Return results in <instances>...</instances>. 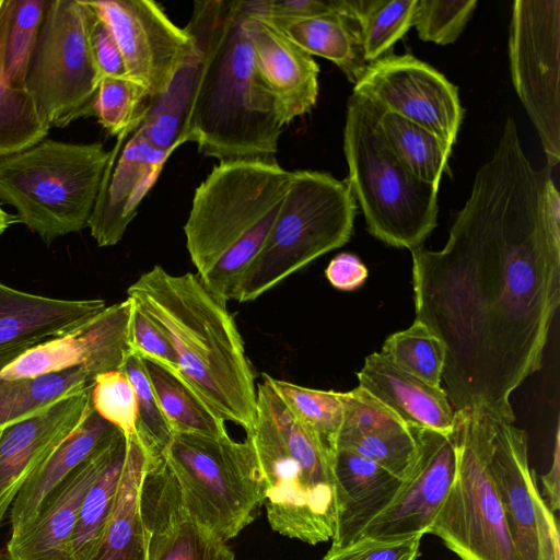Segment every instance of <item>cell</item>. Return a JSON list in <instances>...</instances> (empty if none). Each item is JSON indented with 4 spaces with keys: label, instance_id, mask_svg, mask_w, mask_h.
<instances>
[{
    "label": "cell",
    "instance_id": "cell-31",
    "mask_svg": "<svg viewBox=\"0 0 560 560\" xmlns=\"http://www.w3.org/2000/svg\"><path fill=\"white\" fill-rule=\"evenodd\" d=\"M380 127L397 158L418 178L439 187L452 147L427 129L383 110Z\"/></svg>",
    "mask_w": 560,
    "mask_h": 560
},
{
    "label": "cell",
    "instance_id": "cell-23",
    "mask_svg": "<svg viewBox=\"0 0 560 560\" xmlns=\"http://www.w3.org/2000/svg\"><path fill=\"white\" fill-rule=\"evenodd\" d=\"M359 386L392 410L408 428L451 433L455 410L442 387H433L396 366L381 352L364 360Z\"/></svg>",
    "mask_w": 560,
    "mask_h": 560
},
{
    "label": "cell",
    "instance_id": "cell-16",
    "mask_svg": "<svg viewBox=\"0 0 560 560\" xmlns=\"http://www.w3.org/2000/svg\"><path fill=\"white\" fill-rule=\"evenodd\" d=\"M409 429L418 445L416 464L394 500L362 529L358 538L389 539L429 534L454 481L457 467L454 431L442 433Z\"/></svg>",
    "mask_w": 560,
    "mask_h": 560
},
{
    "label": "cell",
    "instance_id": "cell-50",
    "mask_svg": "<svg viewBox=\"0 0 560 560\" xmlns=\"http://www.w3.org/2000/svg\"><path fill=\"white\" fill-rule=\"evenodd\" d=\"M0 560H7L2 553H0Z\"/></svg>",
    "mask_w": 560,
    "mask_h": 560
},
{
    "label": "cell",
    "instance_id": "cell-2",
    "mask_svg": "<svg viewBox=\"0 0 560 560\" xmlns=\"http://www.w3.org/2000/svg\"><path fill=\"white\" fill-rule=\"evenodd\" d=\"M248 0L195 1L185 26L195 42L185 142L221 161L273 156L284 127L246 30Z\"/></svg>",
    "mask_w": 560,
    "mask_h": 560
},
{
    "label": "cell",
    "instance_id": "cell-21",
    "mask_svg": "<svg viewBox=\"0 0 560 560\" xmlns=\"http://www.w3.org/2000/svg\"><path fill=\"white\" fill-rule=\"evenodd\" d=\"M248 7L246 30L257 71L289 125L315 106L319 66L272 24L255 14L250 0Z\"/></svg>",
    "mask_w": 560,
    "mask_h": 560
},
{
    "label": "cell",
    "instance_id": "cell-26",
    "mask_svg": "<svg viewBox=\"0 0 560 560\" xmlns=\"http://www.w3.org/2000/svg\"><path fill=\"white\" fill-rule=\"evenodd\" d=\"M126 457L117 494L89 560H147L140 494L149 453L137 434L126 438Z\"/></svg>",
    "mask_w": 560,
    "mask_h": 560
},
{
    "label": "cell",
    "instance_id": "cell-20",
    "mask_svg": "<svg viewBox=\"0 0 560 560\" xmlns=\"http://www.w3.org/2000/svg\"><path fill=\"white\" fill-rule=\"evenodd\" d=\"M126 443L119 433L78 466L47 498L34 521L7 544V560H74L72 536L81 503Z\"/></svg>",
    "mask_w": 560,
    "mask_h": 560
},
{
    "label": "cell",
    "instance_id": "cell-35",
    "mask_svg": "<svg viewBox=\"0 0 560 560\" xmlns=\"http://www.w3.org/2000/svg\"><path fill=\"white\" fill-rule=\"evenodd\" d=\"M381 353L405 372L442 387L445 347L422 323L415 319L409 328L388 336Z\"/></svg>",
    "mask_w": 560,
    "mask_h": 560
},
{
    "label": "cell",
    "instance_id": "cell-27",
    "mask_svg": "<svg viewBox=\"0 0 560 560\" xmlns=\"http://www.w3.org/2000/svg\"><path fill=\"white\" fill-rule=\"evenodd\" d=\"M262 19L312 57L319 56L335 63L353 84L369 66L353 14L330 13L300 20Z\"/></svg>",
    "mask_w": 560,
    "mask_h": 560
},
{
    "label": "cell",
    "instance_id": "cell-8",
    "mask_svg": "<svg viewBox=\"0 0 560 560\" xmlns=\"http://www.w3.org/2000/svg\"><path fill=\"white\" fill-rule=\"evenodd\" d=\"M188 513L224 541L264 505V478L249 438L174 433L162 454Z\"/></svg>",
    "mask_w": 560,
    "mask_h": 560
},
{
    "label": "cell",
    "instance_id": "cell-36",
    "mask_svg": "<svg viewBox=\"0 0 560 560\" xmlns=\"http://www.w3.org/2000/svg\"><path fill=\"white\" fill-rule=\"evenodd\" d=\"M24 88L0 79V158L15 154L44 140L49 131Z\"/></svg>",
    "mask_w": 560,
    "mask_h": 560
},
{
    "label": "cell",
    "instance_id": "cell-34",
    "mask_svg": "<svg viewBox=\"0 0 560 560\" xmlns=\"http://www.w3.org/2000/svg\"><path fill=\"white\" fill-rule=\"evenodd\" d=\"M262 377L294 417L312 429L335 453L343 418L341 393L300 386L266 373Z\"/></svg>",
    "mask_w": 560,
    "mask_h": 560
},
{
    "label": "cell",
    "instance_id": "cell-14",
    "mask_svg": "<svg viewBox=\"0 0 560 560\" xmlns=\"http://www.w3.org/2000/svg\"><path fill=\"white\" fill-rule=\"evenodd\" d=\"M352 93L427 129L450 147L456 142L464 117L457 88L411 55L389 54L370 63Z\"/></svg>",
    "mask_w": 560,
    "mask_h": 560
},
{
    "label": "cell",
    "instance_id": "cell-29",
    "mask_svg": "<svg viewBox=\"0 0 560 560\" xmlns=\"http://www.w3.org/2000/svg\"><path fill=\"white\" fill-rule=\"evenodd\" d=\"M94 375L84 366L33 378L0 380V432L61 397L88 387Z\"/></svg>",
    "mask_w": 560,
    "mask_h": 560
},
{
    "label": "cell",
    "instance_id": "cell-13",
    "mask_svg": "<svg viewBox=\"0 0 560 560\" xmlns=\"http://www.w3.org/2000/svg\"><path fill=\"white\" fill-rule=\"evenodd\" d=\"M112 31L122 56L126 77L148 98L164 94L195 54L192 37L151 0H85Z\"/></svg>",
    "mask_w": 560,
    "mask_h": 560
},
{
    "label": "cell",
    "instance_id": "cell-38",
    "mask_svg": "<svg viewBox=\"0 0 560 560\" xmlns=\"http://www.w3.org/2000/svg\"><path fill=\"white\" fill-rule=\"evenodd\" d=\"M121 371L131 382L137 398V436L151 457H160L170 444L173 431L160 407L144 361L130 353Z\"/></svg>",
    "mask_w": 560,
    "mask_h": 560
},
{
    "label": "cell",
    "instance_id": "cell-4",
    "mask_svg": "<svg viewBox=\"0 0 560 560\" xmlns=\"http://www.w3.org/2000/svg\"><path fill=\"white\" fill-rule=\"evenodd\" d=\"M292 178L273 156L219 162L195 189L184 234L190 260L218 298L234 300Z\"/></svg>",
    "mask_w": 560,
    "mask_h": 560
},
{
    "label": "cell",
    "instance_id": "cell-49",
    "mask_svg": "<svg viewBox=\"0 0 560 560\" xmlns=\"http://www.w3.org/2000/svg\"><path fill=\"white\" fill-rule=\"evenodd\" d=\"M19 222L18 217L5 212L0 205V236L13 223Z\"/></svg>",
    "mask_w": 560,
    "mask_h": 560
},
{
    "label": "cell",
    "instance_id": "cell-28",
    "mask_svg": "<svg viewBox=\"0 0 560 560\" xmlns=\"http://www.w3.org/2000/svg\"><path fill=\"white\" fill-rule=\"evenodd\" d=\"M151 385L173 433L222 438L225 421L206 402L179 371L144 360Z\"/></svg>",
    "mask_w": 560,
    "mask_h": 560
},
{
    "label": "cell",
    "instance_id": "cell-22",
    "mask_svg": "<svg viewBox=\"0 0 560 560\" xmlns=\"http://www.w3.org/2000/svg\"><path fill=\"white\" fill-rule=\"evenodd\" d=\"M107 307L102 299L61 300L0 282V353L67 335Z\"/></svg>",
    "mask_w": 560,
    "mask_h": 560
},
{
    "label": "cell",
    "instance_id": "cell-12",
    "mask_svg": "<svg viewBox=\"0 0 560 560\" xmlns=\"http://www.w3.org/2000/svg\"><path fill=\"white\" fill-rule=\"evenodd\" d=\"M488 459L520 560H559V526L529 467L524 430L488 413Z\"/></svg>",
    "mask_w": 560,
    "mask_h": 560
},
{
    "label": "cell",
    "instance_id": "cell-47",
    "mask_svg": "<svg viewBox=\"0 0 560 560\" xmlns=\"http://www.w3.org/2000/svg\"><path fill=\"white\" fill-rule=\"evenodd\" d=\"M325 275L334 288L353 291L365 282L369 270L358 256L341 253L330 260Z\"/></svg>",
    "mask_w": 560,
    "mask_h": 560
},
{
    "label": "cell",
    "instance_id": "cell-10",
    "mask_svg": "<svg viewBox=\"0 0 560 560\" xmlns=\"http://www.w3.org/2000/svg\"><path fill=\"white\" fill-rule=\"evenodd\" d=\"M100 82L83 0H49L24 80L39 116L49 128L92 116Z\"/></svg>",
    "mask_w": 560,
    "mask_h": 560
},
{
    "label": "cell",
    "instance_id": "cell-43",
    "mask_svg": "<svg viewBox=\"0 0 560 560\" xmlns=\"http://www.w3.org/2000/svg\"><path fill=\"white\" fill-rule=\"evenodd\" d=\"M422 535L400 538L359 537L350 544L330 546L322 560H417Z\"/></svg>",
    "mask_w": 560,
    "mask_h": 560
},
{
    "label": "cell",
    "instance_id": "cell-45",
    "mask_svg": "<svg viewBox=\"0 0 560 560\" xmlns=\"http://www.w3.org/2000/svg\"><path fill=\"white\" fill-rule=\"evenodd\" d=\"M83 2L86 7L88 44L101 80L127 78L122 56L112 31L88 2Z\"/></svg>",
    "mask_w": 560,
    "mask_h": 560
},
{
    "label": "cell",
    "instance_id": "cell-7",
    "mask_svg": "<svg viewBox=\"0 0 560 560\" xmlns=\"http://www.w3.org/2000/svg\"><path fill=\"white\" fill-rule=\"evenodd\" d=\"M357 201L346 180L299 170L276 221L244 273L234 300L250 302L306 265L343 246L353 232Z\"/></svg>",
    "mask_w": 560,
    "mask_h": 560
},
{
    "label": "cell",
    "instance_id": "cell-19",
    "mask_svg": "<svg viewBox=\"0 0 560 560\" xmlns=\"http://www.w3.org/2000/svg\"><path fill=\"white\" fill-rule=\"evenodd\" d=\"M92 384L0 432V527L24 483L92 409Z\"/></svg>",
    "mask_w": 560,
    "mask_h": 560
},
{
    "label": "cell",
    "instance_id": "cell-51",
    "mask_svg": "<svg viewBox=\"0 0 560 560\" xmlns=\"http://www.w3.org/2000/svg\"><path fill=\"white\" fill-rule=\"evenodd\" d=\"M2 0H0V7H1Z\"/></svg>",
    "mask_w": 560,
    "mask_h": 560
},
{
    "label": "cell",
    "instance_id": "cell-17",
    "mask_svg": "<svg viewBox=\"0 0 560 560\" xmlns=\"http://www.w3.org/2000/svg\"><path fill=\"white\" fill-rule=\"evenodd\" d=\"M147 560H235L222 538L185 509L164 458L150 457L141 486Z\"/></svg>",
    "mask_w": 560,
    "mask_h": 560
},
{
    "label": "cell",
    "instance_id": "cell-48",
    "mask_svg": "<svg viewBox=\"0 0 560 560\" xmlns=\"http://www.w3.org/2000/svg\"><path fill=\"white\" fill-rule=\"evenodd\" d=\"M559 427H557L552 463L548 471L541 476L542 498L548 509L556 513L560 508V447Z\"/></svg>",
    "mask_w": 560,
    "mask_h": 560
},
{
    "label": "cell",
    "instance_id": "cell-39",
    "mask_svg": "<svg viewBox=\"0 0 560 560\" xmlns=\"http://www.w3.org/2000/svg\"><path fill=\"white\" fill-rule=\"evenodd\" d=\"M145 90L128 78H103L98 84L93 115L110 135L136 129L144 113Z\"/></svg>",
    "mask_w": 560,
    "mask_h": 560
},
{
    "label": "cell",
    "instance_id": "cell-41",
    "mask_svg": "<svg viewBox=\"0 0 560 560\" xmlns=\"http://www.w3.org/2000/svg\"><path fill=\"white\" fill-rule=\"evenodd\" d=\"M477 0H417L412 26L424 42L454 43L475 12Z\"/></svg>",
    "mask_w": 560,
    "mask_h": 560
},
{
    "label": "cell",
    "instance_id": "cell-5",
    "mask_svg": "<svg viewBox=\"0 0 560 560\" xmlns=\"http://www.w3.org/2000/svg\"><path fill=\"white\" fill-rule=\"evenodd\" d=\"M382 109L352 93L347 103L343 152L346 179L369 232L387 245L422 246L438 224V191L393 152L380 127Z\"/></svg>",
    "mask_w": 560,
    "mask_h": 560
},
{
    "label": "cell",
    "instance_id": "cell-44",
    "mask_svg": "<svg viewBox=\"0 0 560 560\" xmlns=\"http://www.w3.org/2000/svg\"><path fill=\"white\" fill-rule=\"evenodd\" d=\"M132 302L129 324L131 353L166 369L179 371L176 354L167 335L133 300Z\"/></svg>",
    "mask_w": 560,
    "mask_h": 560
},
{
    "label": "cell",
    "instance_id": "cell-3",
    "mask_svg": "<svg viewBox=\"0 0 560 560\" xmlns=\"http://www.w3.org/2000/svg\"><path fill=\"white\" fill-rule=\"evenodd\" d=\"M127 294L167 335L189 384L224 421L249 434L256 418L255 378L226 302L198 275H171L161 266L141 275Z\"/></svg>",
    "mask_w": 560,
    "mask_h": 560
},
{
    "label": "cell",
    "instance_id": "cell-15",
    "mask_svg": "<svg viewBox=\"0 0 560 560\" xmlns=\"http://www.w3.org/2000/svg\"><path fill=\"white\" fill-rule=\"evenodd\" d=\"M132 305V300L127 296L67 335L0 353V380L33 378L77 366H84L94 377L121 370L131 353Z\"/></svg>",
    "mask_w": 560,
    "mask_h": 560
},
{
    "label": "cell",
    "instance_id": "cell-46",
    "mask_svg": "<svg viewBox=\"0 0 560 560\" xmlns=\"http://www.w3.org/2000/svg\"><path fill=\"white\" fill-rule=\"evenodd\" d=\"M253 12L266 19L300 20L330 13L353 14V0H250Z\"/></svg>",
    "mask_w": 560,
    "mask_h": 560
},
{
    "label": "cell",
    "instance_id": "cell-24",
    "mask_svg": "<svg viewBox=\"0 0 560 560\" xmlns=\"http://www.w3.org/2000/svg\"><path fill=\"white\" fill-rule=\"evenodd\" d=\"M336 526L334 547L350 544L383 512L402 481L376 463L350 451L334 453Z\"/></svg>",
    "mask_w": 560,
    "mask_h": 560
},
{
    "label": "cell",
    "instance_id": "cell-11",
    "mask_svg": "<svg viewBox=\"0 0 560 560\" xmlns=\"http://www.w3.org/2000/svg\"><path fill=\"white\" fill-rule=\"evenodd\" d=\"M514 89L547 158L560 161V1L515 0L509 31Z\"/></svg>",
    "mask_w": 560,
    "mask_h": 560
},
{
    "label": "cell",
    "instance_id": "cell-25",
    "mask_svg": "<svg viewBox=\"0 0 560 560\" xmlns=\"http://www.w3.org/2000/svg\"><path fill=\"white\" fill-rule=\"evenodd\" d=\"M120 432L90 410L85 419L34 471L15 497L10 511L11 536H19L34 521L51 492L85 459Z\"/></svg>",
    "mask_w": 560,
    "mask_h": 560
},
{
    "label": "cell",
    "instance_id": "cell-32",
    "mask_svg": "<svg viewBox=\"0 0 560 560\" xmlns=\"http://www.w3.org/2000/svg\"><path fill=\"white\" fill-rule=\"evenodd\" d=\"M417 0H353L364 58L370 65L389 55L412 26Z\"/></svg>",
    "mask_w": 560,
    "mask_h": 560
},
{
    "label": "cell",
    "instance_id": "cell-1",
    "mask_svg": "<svg viewBox=\"0 0 560 560\" xmlns=\"http://www.w3.org/2000/svg\"><path fill=\"white\" fill-rule=\"evenodd\" d=\"M410 252L416 320L445 347L450 404L514 423L512 393L540 370L560 303V197L513 118L443 248Z\"/></svg>",
    "mask_w": 560,
    "mask_h": 560
},
{
    "label": "cell",
    "instance_id": "cell-18",
    "mask_svg": "<svg viewBox=\"0 0 560 560\" xmlns=\"http://www.w3.org/2000/svg\"><path fill=\"white\" fill-rule=\"evenodd\" d=\"M137 128L116 137L109 151L88 223L100 247L114 246L121 241L172 154L153 147Z\"/></svg>",
    "mask_w": 560,
    "mask_h": 560
},
{
    "label": "cell",
    "instance_id": "cell-37",
    "mask_svg": "<svg viewBox=\"0 0 560 560\" xmlns=\"http://www.w3.org/2000/svg\"><path fill=\"white\" fill-rule=\"evenodd\" d=\"M337 450L361 455L400 480L408 477L418 457L417 441L409 428L377 433L339 434L335 445Z\"/></svg>",
    "mask_w": 560,
    "mask_h": 560
},
{
    "label": "cell",
    "instance_id": "cell-6",
    "mask_svg": "<svg viewBox=\"0 0 560 560\" xmlns=\"http://www.w3.org/2000/svg\"><path fill=\"white\" fill-rule=\"evenodd\" d=\"M109 151L45 138L0 158V200L44 243L88 228Z\"/></svg>",
    "mask_w": 560,
    "mask_h": 560
},
{
    "label": "cell",
    "instance_id": "cell-9",
    "mask_svg": "<svg viewBox=\"0 0 560 560\" xmlns=\"http://www.w3.org/2000/svg\"><path fill=\"white\" fill-rule=\"evenodd\" d=\"M457 467L429 534L460 560H520L489 468L488 413L455 410Z\"/></svg>",
    "mask_w": 560,
    "mask_h": 560
},
{
    "label": "cell",
    "instance_id": "cell-30",
    "mask_svg": "<svg viewBox=\"0 0 560 560\" xmlns=\"http://www.w3.org/2000/svg\"><path fill=\"white\" fill-rule=\"evenodd\" d=\"M49 0H2L0 79L12 88L24 80Z\"/></svg>",
    "mask_w": 560,
    "mask_h": 560
},
{
    "label": "cell",
    "instance_id": "cell-33",
    "mask_svg": "<svg viewBox=\"0 0 560 560\" xmlns=\"http://www.w3.org/2000/svg\"><path fill=\"white\" fill-rule=\"evenodd\" d=\"M127 441L86 492L72 536L74 560H89L110 514L122 474Z\"/></svg>",
    "mask_w": 560,
    "mask_h": 560
},
{
    "label": "cell",
    "instance_id": "cell-40",
    "mask_svg": "<svg viewBox=\"0 0 560 560\" xmlns=\"http://www.w3.org/2000/svg\"><path fill=\"white\" fill-rule=\"evenodd\" d=\"M93 409L128 438L137 433V398L133 386L121 370L97 374L92 384Z\"/></svg>",
    "mask_w": 560,
    "mask_h": 560
},
{
    "label": "cell",
    "instance_id": "cell-42",
    "mask_svg": "<svg viewBox=\"0 0 560 560\" xmlns=\"http://www.w3.org/2000/svg\"><path fill=\"white\" fill-rule=\"evenodd\" d=\"M341 401L343 418L339 434L377 433L408 428L392 410L360 386L341 393Z\"/></svg>",
    "mask_w": 560,
    "mask_h": 560
}]
</instances>
